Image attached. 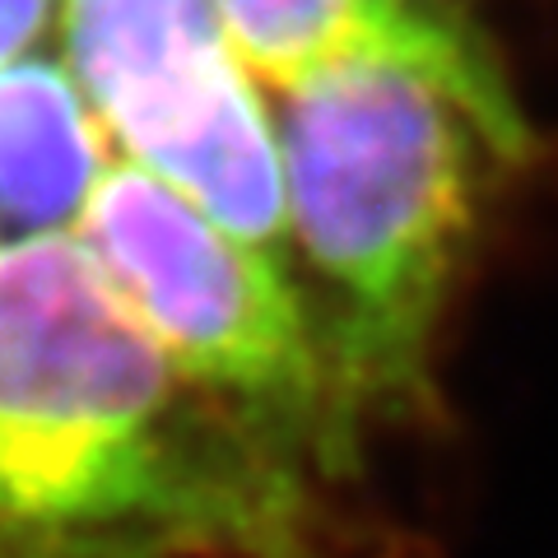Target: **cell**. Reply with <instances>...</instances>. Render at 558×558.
<instances>
[{
  "label": "cell",
  "mask_w": 558,
  "mask_h": 558,
  "mask_svg": "<svg viewBox=\"0 0 558 558\" xmlns=\"http://www.w3.org/2000/svg\"><path fill=\"white\" fill-rule=\"evenodd\" d=\"M215 10L260 89L354 65L410 70L457 98L508 168L531 159V121L498 57L461 14L414 0H215Z\"/></svg>",
  "instance_id": "5b68a950"
},
{
  "label": "cell",
  "mask_w": 558,
  "mask_h": 558,
  "mask_svg": "<svg viewBox=\"0 0 558 558\" xmlns=\"http://www.w3.org/2000/svg\"><path fill=\"white\" fill-rule=\"evenodd\" d=\"M312 488L149 340L80 238L0 247V558H322Z\"/></svg>",
  "instance_id": "6da1fadb"
},
{
  "label": "cell",
  "mask_w": 558,
  "mask_h": 558,
  "mask_svg": "<svg viewBox=\"0 0 558 558\" xmlns=\"http://www.w3.org/2000/svg\"><path fill=\"white\" fill-rule=\"evenodd\" d=\"M284 163L289 270L354 414L428 387L447 299L502 163L451 94L391 65L266 89Z\"/></svg>",
  "instance_id": "7a4b0ae2"
},
{
  "label": "cell",
  "mask_w": 558,
  "mask_h": 558,
  "mask_svg": "<svg viewBox=\"0 0 558 558\" xmlns=\"http://www.w3.org/2000/svg\"><path fill=\"white\" fill-rule=\"evenodd\" d=\"M57 38L117 159L289 266L275 112L215 0H65Z\"/></svg>",
  "instance_id": "277c9868"
},
{
  "label": "cell",
  "mask_w": 558,
  "mask_h": 558,
  "mask_svg": "<svg viewBox=\"0 0 558 558\" xmlns=\"http://www.w3.org/2000/svg\"><path fill=\"white\" fill-rule=\"evenodd\" d=\"M75 238L149 340L270 451L312 480L354 461L359 414L284 260L126 159L102 172Z\"/></svg>",
  "instance_id": "3957f363"
},
{
  "label": "cell",
  "mask_w": 558,
  "mask_h": 558,
  "mask_svg": "<svg viewBox=\"0 0 558 558\" xmlns=\"http://www.w3.org/2000/svg\"><path fill=\"white\" fill-rule=\"evenodd\" d=\"M117 149L61 51L0 65V247L75 238Z\"/></svg>",
  "instance_id": "8992f818"
},
{
  "label": "cell",
  "mask_w": 558,
  "mask_h": 558,
  "mask_svg": "<svg viewBox=\"0 0 558 558\" xmlns=\"http://www.w3.org/2000/svg\"><path fill=\"white\" fill-rule=\"evenodd\" d=\"M414 5H424V10H442V14H461L470 0H414Z\"/></svg>",
  "instance_id": "ba28073f"
},
{
  "label": "cell",
  "mask_w": 558,
  "mask_h": 558,
  "mask_svg": "<svg viewBox=\"0 0 558 558\" xmlns=\"http://www.w3.org/2000/svg\"><path fill=\"white\" fill-rule=\"evenodd\" d=\"M65 0H0V65L43 51L61 28Z\"/></svg>",
  "instance_id": "52a82bcc"
}]
</instances>
